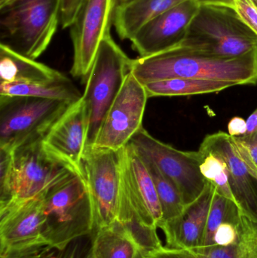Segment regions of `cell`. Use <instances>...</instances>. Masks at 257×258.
Instances as JSON below:
<instances>
[{
	"label": "cell",
	"mask_w": 257,
	"mask_h": 258,
	"mask_svg": "<svg viewBox=\"0 0 257 258\" xmlns=\"http://www.w3.org/2000/svg\"><path fill=\"white\" fill-rule=\"evenodd\" d=\"M228 131L231 137L243 136L247 131V122L242 118L235 116L229 121Z\"/></svg>",
	"instance_id": "d6a6232c"
},
{
	"label": "cell",
	"mask_w": 257,
	"mask_h": 258,
	"mask_svg": "<svg viewBox=\"0 0 257 258\" xmlns=\"http://www.w3.org/2000/svg\"><path fill=\"white\" fill-rule=\"evenodd\" d=\"M141 157L153 179L162 211L161 222L180 216L185 210L186 206L176 185L162 174L153 162L143 156Z\"/></svg>",
	"instance_id": "603a6c76"
},
{
	"label": "cell",
	"mask_w": 257,
	"mask_h": 258,
	"mask_svg": "<svg viewBox=\"0 0 257 258\" xmlns=\"http://www.w3.org/2000/svg\"><path fill=\"white\" fill-rule=\"evenodd\" d=\"M61 0H0L1 43L36 60L60 24Z\"/></svg>",
	"instance_id": "3957f363"
},
{
	"label": "cell",
	"mask_w": 257,
	"mask_h": 258,
	"mask_svg": "<svg viewBox=\"0 0 257 258\" xmlns=\"http://www.w3.org/2000/svg\"><path fill=\"white\" fill-rule=\"evenodd\" d=\"M202 156L200 169L204 177L215 186L218 194L235 201L229 186V170L226 162L220 156L211 153Z\"/></svg>",
	"instance_id": "d4e9b609"
},
{
	"label": "cell",
	"mask_w": 257,
	"mask_h": 258,
	"mask_svg": "<svg viewBox=\"0 0 257 258\" xmlns=\"http://www.w3.org/2000/svg\"><path fill=\"white\" fill-rule=\"evenodd\" d=\"M92 233L93 258H146L149 254L131 232L119 221Z\"/></svg>",
	"instance_id": "d6986e66"
},
{
	"label": "cell",
	"mask_w": 257,
	"mask_h": 258,
	"mask_svg": "<svg viewBox=\"0 0 257 258\" xmlns=\"http://www.w3.org/2000/svg\"><path fill=\"white\" fill-rule=\"evenodd\" d=\"M190 251L196 258H237L238 241L232 245L202 246Z\"/></svg>",
	"instance_id": "f1b7e54d"
},
{
	"label": "cell",
	"mask_w": 257,
	"mask_h": 258,
	"mask_svg": "<svg viewBox=\"0 0 257 258\" xmlns=\"http://www.w3.org/2000/svg\"><path fill=\"white\" fill-rule=\"evenodd\" d=\"M42 197L43 236L48 247L63 249L93 233V206L82 172H74L60 180Z\"/></svg>",
	"instance_id": "7a4b0ae2"
},
{
	"label": "cell",
	"mask_w": 257,
	"mask_h": 258,
	"mask_svg": "<svg viewBox=\"0 0 257 258\" xmlns=\"http://www.w3.org/2000/svg\"><path fill=\"white\" fill-rule=\"evenodd\" d=\"M234 9L244 24L257 35V6L253 0H235Z\"/></svg>",
	"instance_id": "f546056e"
},
{
	"label": "cell",
	"mask_w": 257,
	"mask_h": 258,
	"mask_svg": "<svg viewBox=\"0 0 257 258\" xmlns=\"http://www.w3.org/2000/svg\"><path fill=\"white\" fill-rule=\"evenodd\" d=\"M147 99L144 86L130 73L106 115L93 147L113 150L124 148L143 127Z\"/></svg>",
	"instance_id": "7c38bea8"
},
{
	"label": "cell",
	"mask_w": 257,
	"mask_h": 258,
	"mask_svg": "<svg viewBox=\"0 0 257 258\" xmlns=\"http://www.w3.org/2000/svg\"><path fill=\"white\" fill-rule=\"evenodd\" d=\"M116 0H84L70 27L73 45L71 75L87 78L98 48L104 38L111 34Z\"/></svg>",
	"instance_id": "8fae6325"
},
{
	"label": "cell",
	"mask_w": 257,
	"mask_h": 258,
	"mask_svg": "<svg viewBox=\"0 0 257 258\" xmlns=\"http://www.w3.org/2000/svg\"><path fill=\"white\" fill-rule=\"evenodd\" d=\"M0 95L57 100L72 104L82 98V94L69 79L51 83H1Z\"/></svg>",
	"instance_id": "7402d4cb"
},
{
	"label": "cell",
	"mask_w": 257,
	"mask_h": 258,
	"mask_svg": "<svg viewBox=\"0 0 257 258\" xmlns=\"http://www.w3.org/2000/svg\"><path fill=\"white\" fill-rule=\"evenodd\" d=\"M146 258H196L190 250L161 247L151 252Z\"/></svg>",
	"instance_id": "1f68e13d"
},
{
	"label": "cell",
	"mask_w": 257,
	"mask_h": 258,
	"mask_svg": "<svg viewBox=\"0 0 257 258\" xmlns=\"http://www.w3.org/2000/svg\"><path fill=\"white\" fill-rule=\"evenodd\" d=\"M200 6L205 5H218V6H226L234 7L235 0H196Z\"/></svg>",
	"instance_id": "e575fe53"
},
{
	"label": "cell",
	"mask_w": 257,
	"mask_h": 258,
	"mask_svg": "<svg viewBox=\"0 0 257 258\" xmlns=\"http://www.w3.org/2000/svg\"><path fill=\"white\" fill-rule=\"evenodd\" d=\"M246 122H247V131L244 135H250L257 132V109L247 118Z\"/></svg>",
	"instance_id": "836d02e7"
},
{
	"label": "cell",
	"mask_w": 257,
	"mask_h": 258,
	"mask_svg": "<svg viewBox=\"0 0 257 258\" xmlns=\"http://www.w3.org/2000/svg\"><path fill=\"white\" fill-rule=\"evenodd\" d=\"M122 150L93 146L84 150L81 170L93 206V232L117 221L122 189Z\"/></svg>",
	"instance_id": "ba28073f"
},
{
	"label": "cell",
	"mask_w": 257,
	"mask_h": 258,
	"mask_svg": "<svg viewBox=\"0 0 257 258\" xmlns=\"http://www.w3.org/2000/svg\"><path fill=\"white\" fill-rule=\"evenodd\" d=\"M232 139L241 159L257 177V132Z\"/></svg>",
	"instance_id": "83f0119b"
},
{
	"label": "cell",
	"mask_w": 257,
	"mask_h": 258,
	"mask_svg": "<svg viewBox=\"0 0 257 258\" xmlns=\"http://www.w3.org/2000/svg\"><path fill=\"white\" fill-rule=\"evenodd\" d=\"M199 151L217 155L226 162L235 203L243 215L257 222V177L241 159L232 137L223 132L207 135Z\"/></svg>",
	"instance_id": "9a60e30c"
},
{
	"label": "cell",
	"mask_w": 257,
	"mask_h": 258,
	"mask_svg": "<svg viewBox=\"0 0 257 258\" xmlns=\"http://www.w3.org/2000/svg\"><path fill=\"white\" fill-rule=\"evenodd\" d=\"M84 0H61L60 24L62 28L72 26Z\"/></svg>",
	"instance_id": "4dcf8cb0"
},
{
	"label": "cell",
	"mask_w": 257,
	"mask_h": 258,
	"mask_svg": "<svg viewBox=\"0 0 257 258\" xmlns=\"http://www.w3.org/2000/svg\"><path fill=\"white\" fill-rule=\"evenodd\" d=\"M130 1H131V0H116V7L126 4V3H129Z\"/></svg>",
	"instance_id": "d590c367"
},
{
	"label": "cell",
	"mask_w": 257,
	"mask_h": 258,
	"mask_svg": "<svg viewBox=\"0 0 257 258\" xmlns=\"http://www.w3.org/2000/svg\"><path fill=\"white\" fill-rule=\"evenodd\" d=\"M253 1L254 2L255 4H256L257 6V0H253Z\"/></svg>",
	"instance_id": "8d00e7d4"
},
{
	"label": "cell",
	"mask_w": 257,
	"mask_h": 258,
	"mask_svg": "<svg viewBox=\"0 0 257 258\" xmlns=\"http://www.w3.org/2000/svg\"><path fill=\"white\" fill-rule=\"evenodd\" d=\"M130 144L143 158L153 162L178 187L186 207L201 197L208 181L201 172L203 156L197 152L177 150L155 139L142 127Z\"/></svg>",
	"instance_id": "9c48e42d"
},
{
	"label": "cell",
	"mask_w": 257,
	"mask_h": 258,
	"mask_svg": "<svg viewBox=\"0 0 257 258\" xmlns=\"http://www.w3.org/2000/svg\"><path fill=\"white\" fill-rule=\"evenodd\" d=\"M241 216L242 212L236 203L220 195L215 189L207 220L202 246L214 245V236L219 227L226 223H239Z\"/></svg>",
	"instance_id": "cb8c5ba5"
},
{
	"label": "cell",
	"mask_w": 257,
	"mask_h": 258,
	"mask_svg": "<svg viewBox=\"0 0 257 258\" xmlns=\"http://www.w3.org/2000/svg\"><path fill=\"white\" fill-rule=\"evenodd\" d=\"M237 258H257V222L243 215L239 225Z\"/></svg>",
	"instance_id": "4316f807"
},
{
	"label": "cell",
	"mask_w": 257,
	"mask_h": 258,
	"mask_svg": "<svg viewBox=\"0 0 257 258\" xmlns=\"http://www.w3.org/2000/svg\"><path fill=\"white\" fill-rule=\"evenodd\" d=\"M88 123L87 112L81 98L59 118L42 140L48 150L81 172Z\"/></svg>",
	"instance_id": "2e32d148"
},
{
	"label": "cell",
	"mask_w": 257,
	"mask_h": 258,
	"mask_svg": "<svg viewBox=\"0 0 257 258\" xmlns=\"http://www.w3.org/2000/svg\"><path fill=\"white\" fill-rule=\"evenodd\" d=\"M62 73L0 43V80L6 83H51L68 80Z\"/></svg>",
	"instance_id": "ac0fdd59"
},
{
	"label": "cell",
	"mask_w": 257,
	"mask_h": 258,
	"mask_svg": "<svg viewBox=\"0 0 257 258\" xmlns=\"http://www.w3.org/2000/svg\"><path fill=\"white\" fill-rule=\"evenodd\" d=\"M148 98L160 96H188L217 93L238 86L232 82L176 78L143 84Z\"/></svg>",
	"instance_id": "44dd1931"
},
{
	"label": "cell",
	"mask_w": 257,
	"mask_h": 258,
	"mask_svg": "<svg viewBox=\"0 0 257 258\" xmlns=\"http://www.w3.org/2000/svg\"><path fill=\"white\" fill-rule=\"evenodd\" d=\"M131 62L111 34L104 38L82 94L89 121L85 147L95 144L107 112L131 73Z\"/></svg>",
	"instance_id": "5b68a950"
},
{
	"label": "cell",
	"mask_w": 257,
	"mask_h": 258,
	"mask_svg": "<svg viewBox=\"0 0 257 258\" xmlns=\"http://www.w3.org/2000/svg\"><path fill=\"white\" fill-rule=\"evenodd\" d=\"M185 1L187 0H131L116 7L113 25L121 39L131 40L149 21Z\"/></svg>",
	"instance_id": "ffe728a7"
},
{
	"label": "cell",
	"mask_w": 257,
	"mask_h": 258,
	"mask_svg": "<svg viewBox=\"0 0 257 258\" xmlns=\"http://www.w3.org/2000/svg\"><path fill=\"white\" fill-rule=\"evenodd\" d=\"M72 105L57 100L0 95V148L12 151L43 139Z\"/></svg>",
	"instance_id": "52a82bcc"
},
{
	"label": "cell",
	"mask_w": 257,
	"mask_h": 258,
	"mask_svg": "<svg viewBox=\"0 0 257 258\" xmlns=\"http://www.w3.org/2000/svg\"><path fill=\"white\" fill-rule=\"evenodd\" d=\"M214 192L215 187L208 181L203 194L180 216L160 223L167 247L192 250L202 246Z\"/></svg>",
	"instance_id": "e0dca14e"
},
{
	"label": "cell",
	"mask_w": 257,
	"mask_h": 258,
	"mask_svg": "<svg viewBox=\"0 0 257 258\" xmlns=\"http://www.w3.org/2000/svg\"><path fill=\"white\" fill-rule=\"evenodd\" d=\"M131 72L142 84L176 78L257 85V48L235 57L210 55L179 46L132 60Z\"/></svg>",
	"instance_id": "6da1fadb"
},
{
	"label": "cell",
	"mask_w": 257,
	"mask_h": 258,
	"mask_svg": "<svg viewBox=\"0 0 257 258\" xmlns=\"http://www.w3.org/2000/svg\"><path fill=\"white\" fill-rule=\"evenodd\" d=\"M42 195L0 210V257L30 258L48 248Z\"/></svg>",
	"instance_id": "30bf717a"
},
{
	"label": "cell",
	"mask_w": 257,
	"mask_h": 258,
	"mask_svg": "<svg viewBox=\"0 0 257 258\" xmlns=\"http://www.w3.org/2000/svg\"><path fill=\"white\" fill-rule=\"evenodd\" d=\"M182 47L222 57H235L257 48V35L233 7L200 6Z\"/></svg>",
	"instance_id": "277c9868"
},
{
	"label": "cell",
	"mask_w": 257,
	"mask_h": 258,
	"mask_svg": "<svg viewBox=\"0 0 257 258\" xmlns=\"http://www.w3.org/2000/svg\"><path fill=\"white\" fill-rule=\"evenodd\" d=\"M122 152V188L134 218L143 227L157 230L162 221V211L153 179L130 143Z\"/></svg>",
	"instance_id": "4fadbf2b"
},
{
	"label": "cell",
	"mask_w": 257,
	"mask_h": 258,
	"mask_svg": "<svg viewBox=\"0 0 257 258\" xmlns=\"http://www.w3.org/2000/svg\"><path fill=\"white\" fill-rule=\"evenodd\" d=\"M199 7L196 0H187L158 15L131 38L132 48L147 57L181 46Z\"/></svg>",
	"instance_id": "5bb4252c"
},
{
	"label": "cell",
	"mask_w": 257,
	"mask_h": 258,
	"mask_svg": "<svg viewBox=\"0 0 257 258\" xmlns=\"http://www.w3.org/2000/svg\"><path fill=\"white\" fill-rule=\"evenodd\" d=\"M42 140L12 150L10 190L0 210L36 198L74 172H81L48 150Z\"/></svg>",
	"instance_id": "8992f818"
},
{
	"label": "cell",
	"mask_w": 257,
	"mask_h": 258,
	"mask_svg": "<svg viewBox=\"0 0 257 258\" xmlns=\"http://www.w3.org/2000/svg\"><path fill=\"white\" fill-rule=\"evenodd\" d=\"M93 233L73 241L63 249L48 247L30 258H93Z\"/></svg>",
	"instance_id": "484cf974"
}]
</instances>
